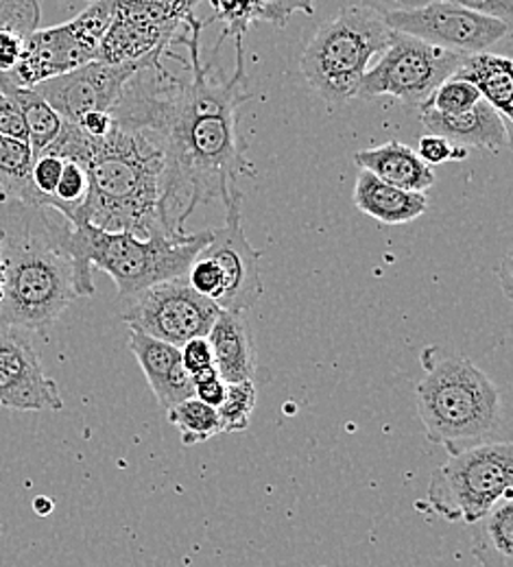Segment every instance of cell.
<instances>
[{
  "instance_id": "cell-40",
  "label": "cell",
  "mask_w": 513,
  "mask_h": 567,
  "mask_svg": "<svg viewBox=\"0 0 513 567\" xmlns=\"http://www.w3.org/2000/svg\"><path fill=\"white\" fill-rule=\"evenodd\" d=\"M225 395H227V384L220 380L219 375L195 384V398L213 409H219Z\"/></svg>"
},
{
  "instance_id": "cell-11",
  "label": "cell",
  "mask_w": 513,
  "mask_h": 567,
  "mask_svg": "<svg viewBox=\"0 0 513 567\" xmlns=\"http://www.w3.org/2000/svg\"><path fill=\"white\" fill-rule=\"evenodd\" d=\"M199 0H116L110 29L99 47V62L130 64L166 53L179 42L182 27L195 20Z\"/></svg>"
},
{
  "instance_id": "cell-6",
  "label": "cell",
  "mask_w": 513,
  "mask_h": 567,
  "mask_svg": "<svg viewBox=\"0 0 513 567\" xmlns=\"http://www.w3.org/2000/svg\"><path fill=\"white\" fill-rule=\"evenodd\" d=\"M393 31L384 18L363 4L341 9L324 22L301 53V72L310 87L328 103H346L369 71V64L389 47Z\"/></svg>"
},
{
  "instance_id": "cell-9",
  "label": "cell",
  "mask_w": 513,
  "mask_h": 567,
  "mask_svg": "<svg viewBox=\"0 0 513 567\" xmlns=\"http://www.w3.org/2000/svg\"><path fill=\"white\" fill-rule=\"evenodd\" d=\"M463 58L393 31L389 47L366 72L355 99L373 101L378 96H391L420 110L441 83L456 72Z\"/></svg>"
},
{
  "instance_id": "cell-24",
  "label": "cell",
  "mask_w": 513,
  "mask_h": 567,
  "mask_svg": "<svg viewBox=\"0 0 513 567\" xmlns=\"http://www.w3.org/2000/svg\"><path fill=\"white\" fill-rule=\"evenodd\" d=\"M33 151L29 142L0 136V188L18 204L35 208V193L31 186Z\"/></svg>"
},
{
  "instance_id": "cell-32",
  "label": "cell",
  "mask_w": 513,
  "mask_h": 567,
  "mask_svg": "<svg viewBox=\"0 0 513 567\" xmlns=\"http://www.w3.org/2000/svg\"><path fill=\"white\" fill-rule=\"evenodd\" d=\"M415 153L431 168L440 166L443 162H459V159L468 157V148L465 146H456V144H452V142H448L445 138H441V136H435V134L422 136L420 142H418V151Z\"/></svg>"
},
{
  "instance_id": "cell-28",
  "label": "cell",
  "mask_w": 513,
  "mask_h": 567,
  "mask_svg": "<svg viewBox=\"0 0 513 567\" xmlns=\"http://www.w3.org/2000/svg\"><path fill=\"white\" fill-rule=\"evenodd\" d=\"M254 409H256V386H254V382L227 384V395L217 409L220 432H245L252 424Z\"/></svg>"
},
{
  "instance_id": "cell-20",
  "label": "cell",
  "mask_w": 513,
  "mask_h": 567,
  "mask_svg": "<svg viewBox=\"0 0 513 567\" xmlns=\"http://www.w3.org/2000/svg\"><path fill=\"white\" fill-rule=\"evenodd\" d=\"M355 206L384 225H404L429 210V199L422 193H409L376 179L361 171L355 186Z\"/></svg>"
},
{
  "instance_id": "cell-37",
  "label": "cell",
  "mask_w": 513,
  "mask_h": 567,
  "mask_svg": "<svg viewBox=\"0 0 513 567\" xmlns=\"http://www.w3.org/2000/svg\"><path fill=\"white\" fill-rule=\"evenodd\" d=\"M435 0H361V4L376 11L378 16H391V13H404V11H415Z\"/></svg>"
},
{
  "instance_id": "cell-25",
  "label": "cell",
  "mask_w": 513,
  "mask_h": 567,
  "mask_svg": "<svg viewBox=\"0 0 513 567\" xmlns=\"http://www.w3.org/2000/svg\"><path fill=\"white\" fill-rule=\"evenodd\" d=\"M166 417H168V424L177 427V432L182 436V443L186 447L206 443V441H211V439L220 434L217 409L199 402L197 398L184 400L177 406L168 409Z\"/></svg>"
},
{
  "instance_id": "cell-2",
  "label": "cell",
  "mask_w": 513,
  "mask_h": 567,
  "mask_svg": "<svg viewBox=\"0 0 513 567\" xmlns=\"http://www.w3.org/2000/svg\"><path fill=\"white\" fill-rule=\"evenodd\" d=\"M44 153L74 159L88 173V199L71 225L88 223L141 238L184 234L173 225L166 151L148 130L114 121L107 136L90 138L76 125L64 123Z\"/></svg>"
},
{
  "instance_id": "cell-8",
  "label": "cell",
  "mask_w": 513,
  "mask_h": 567,
  "mask_svg": "<svg viewBox=\"0 0 513 567\" xmlns=\"http://www.w3.org/2000/svg\"><path fill=\"white\" fill-rule=\"evenodd\" d=\"M114 11L116 0H92L73 20L51 29H38L24 40L18 66L0 76L18 87H35L47 79L94 62Z\"/></svg>"
},
{
  "instance_id": "cell-5",
  "label": "cell",
  "mask_w": 513,
  "mask_h": 567,
  "mask_svg": "<svg viewBox=\"0 0 513 567\" xmlns=\"http://www.w3.org/2000/svg\"><path fill=\"white\" fill-rule=\"evenodd\" d=\"M215 229L199 234H153L141 238L132 231H105L88 223L73 225L71 254L85 297L94 295L92 269L105 271L119 288V301L153 284L186 276L191 262L213 240Z\"/></svg>"
},
{
  "instance_id": "cell-14",
  "label": "cell",
  "mask_w": 513,
  "mask_h": 567,
  "mask_svg": "<svg viewBox=\"0 0 513 567\" xmlns=\"http://www.w3.org/2000/svg\"><path fill=\"white\" fill-rule=\"evenodd\" d=\"M240 202L236 199L225 208V225L215 229L213 240L202 254L215 260L220 271L219 310L247 312L263 297L260 280V251L252 247L240 225Z\"/></svg>"
},
{
  "instance_id": "cell-36",
  "label": "cell",
  "mask_w": 513,
  "mask_h": 567,
  "mask_svg": "<svg viewBox=\"0 0 513 567\" xmlns=\"http://www.w3.org/2000/svg\"><path fill=\"white\" fill-rule=\"evenodd\" d=\"M24 51V40L0 31V74L13 71L22 58Z\"/></svg>"
},
{
  "instance_id": "cell-19",
  "label": "cell",
  "mask_w": 513,
  "mask_h": 567,
  "mask_svg": "<svg viewBox=\"0 0 513 567\" xmlns=\"http://www.w3.org/2000/svg\"><path fill=\"white\" fill-rule=\"evenodd\" d=\"M206 339L213 348L217 373L225 384L254 382L256 346L245 321V312L220 310Z\"/></svg>"
},
{
  "instance_id": "cell-38",
  "label": "cell",
  "mask_w": 513,
  "mask_h": 567,
  "mask_svg": "<svg viewBox=\"0 0 513 567\" xmlns=\"http://www.w3.org/2000/svg\"><path fill=\"white\" fill-rule=\"evenodd\" d=\"M74 125L90 138H103L112 132L114 121L110 112H90V114H83Z\"/></svg>"
},
{
  "instance_id": "cell-13",
  "label": "cell",
  "mask_w": 513,
  "mask_h": 567,
  "mask_svg": "<svg viewBox=\"0 0 513 567\" xmlns=\"http://www.w3.org/2000/svg\"><path fill=\"white\" fill-rule=\"evenodd\" d=\"M164 58H175V53H153L141 62L130 64H107L94 60L76 71L47 79L33 90L60 114L64 123L74 125L83 114L110 112L127 81L136 72L162 62Z\"/></svg>"
},
{
  "instance_id": "cell-34",
  "label": "cell",
  "mask_w": 513,
  "mask_h": 567,
  "mask_svg": "<svg viewBox=\"0 0 513 567\" xmlns=\"http://www.w3.org/2000/svg\"><path fill=\"white\" fill-rule=\"evenodd\" d=\"M179 354H182V364L184 369L188 371V375L206 369V367H215V355H213V348L208 343L206 337H199V339H193V341H186L182 348H179Z\"/></svg>"
},
{
  "instance_id": "cell-21",
  "label": "cell",
  "mask_w": 513,
  "mask_h": 567,
  "mask_svg": "<svg viewBox=\"0 0 513 567\" xmlns=\"http://www.w3.org/2000/svg\"><path fill=\"white\" fill-rule=\"evenodd\" d=\"M474 85L485 103H490L501 118L512 127L513 121V62L494 53L465 55L461 66L452 74Z\"/></svg>"
},
{
  "instance_id": "cell-42",
  "label": "cell",
  "mask_w": 513,
  "mask_h": 567,
  "mask_svg": "<svg viewBox=\"0 0 513 567\" xmlns=\"http://www.w3.org/2000/svg\"><path fill=\"white\" fill-rule=\"evenodd\" d=\"M2 297H4V267L0 262V303H2Z\"/></svg>"
},
{
  "instance_id": "cell-26",
  "label": "cell",
  "mask_w": 513,
  "mask_h": 567,
  "mask_svg": "<svg viewBox=\"0 0 513 567\" xmlns=\"http://www.w3.org/2000/svg\"><path fill=\"white\" fill-rule=\"evenodd\" d=\"M215 7V16L208 22H220L223 24V35L243 40L252 22H271L278 27L276 13L269 7L267 0H211Z\"/></svg>"
},
{
  "instance_id": "cell-10",
  "label": "cell",
  "mask_w": 513,
  "mask_h": 567,
  "mask_svg": "<svg viewBox=\"0 0 513 567\" xmlns=\"http://www.w3.org/2000/svg\"><path fill=\"white\" fill-rule=\"evenodd\" d=\"M121 319L130 330L182 348L186 341L208 337L219 317V306L195 292L186 276L153 284L116 301Z\"/></svg>"
},
{
  "instance_id": "cell-3",
  "label": "cell",
  "mask_w": 513,
  "mask_h": 567,
  "mask_svg": "<svg viewBox=\"0 0 513 567\" xmlns=\"http://www.w3.org/2000/svg\"><path fill=\"white\" fill-rule=\"evenodd\" d=\"M73 225L51 208H31L16 202L2 234L4 297L0 326L24 332H44L73 303L85 297L71 254Z\"/></svg>"
},
{
  "instance_id": "cell-7",
  "label": "cell",
  "mask_w": 513,
  "mask_h": 567,
  "mask_svg": "<svg viewBox=\"0 0 513 567\" xmlns=\"http://www.w3.org/2000/svg\"><path fill=\"white\" fill-rule=\"evenodd\" d=\"M510 441L488 443L450 454L431 476L427 504L448 522H479L503 497H513Z\"/></svg>"
},
{
  "instance_id": "cell-17",
  "label": "cell",
  "mask_w": 513,
  "mask_h": 567,
  "mask_svg": "<svg viewBox=\"0 0 513 567\" xmlns=\"http://www.w3.org/2000/svg\"><path fill=\"white\" fill-rule=\"evenodd\" d=\"M420 121L429 134L459 146H483L496 153L510 144V125L485 101H479L472 110L452 116L420 110Z\"/></svg>"
},
{
  "instance_id": "cell-30",
  "label": "cell",
  "mask_w": 513,
  "mask_h": 567,
  "mask_svg": "<svg viewBox=\"0 0 513 567\" xmlns=\"http://www.w3.org/2000/svg\"><path fill=\"white\" fill-rule=\"evenodd\" d=\"M42 9L38 0H0V31L22 40L40 29Z\"/></svg>"
},
{
  "instance_id": "cell-29",
  "label": "cell",
  "mask_w": 513,
  "mask_h": 567,
  "mask_svg": "<svg viewBox=\"0 0 513 567\" xmlns=\"http://www.w3.org/2000/svg\"><path fill=\"white\" fill-rule=\"evenodd\" d=\"M479 101H483V99L474 85H470L468 81H461L456 76H450L441 83L420 110H433V112H440L445 116H452V114L472 110Z\"/></svg>"
},
{
  "instance_id": "cell-1",
  "label": "cell",
  "mask_w": 513,
  "mask_h": 567,
  "mask_svg": "<svg viewBox=\"0 0 513 567\" xmlns=\"http://www.w3.org/2000/svg\"><path fill=\"white\" fill-rule=\"evenodd\" d=\"M202 29L204 22L195 18L179 40L188 47V76L157 62L136 72L110 110L116 123L148 130L162 142L177 231L202 204L220 202L227 208L243 199L238 179L254 175L238 134V107L252 99L243 40H236V72L225 79L215 62L202 64Z\"/></svg>"
},
{
  "instance_id": "cell-18",
  "label": "cell",
  "mask_w": 513,
  "mask_h": 567,
  "mask_svg": "<svg viewBox=\"0 0 513 567\" xmlns=\"http://www.w3.org/2000/svg\"><path fill=\"white\" fill-rule=\"evenodd\" d=\"M355 162L376 179L409 193L427 195V190H431L435 184L433 168L420 159L415 148L402 142L389 141L357 151Z\"/></svg>"
},
{
  "instance_id": "cell-33",
  "label": "cell",
  "mask_w": 513,
  "mask_h": 567,
  "mask_svg": "<svg viewBox=\"0 0 513 567\" xmlns=\"http://www.w3.org/2000/svg\"><path fill=\"white\" fill-rule=\"evenodd\" d=\"M0 136L29 142L20 107L2 85H0Z\"/></svg>"
},
{
  "instance_id": "cell-31",
  "label": "cell",
  "mask_w": 513,
  "mask_h": 567,
  "mask_svg": "<svg viewBox=\"0 0 513 567\" xmlns=\"http://www.w3.org/2000/svg\"><path fill=\"white\" fill-rule=\"evenodd\" d=\"M64 168V157L53 153H42L31 166V186L35 193V208H51L55 188L60 184Z\"/></svg>"
},
{
  "instance_id": "cell-4",
  "label": "cell",
  "mask_w": 513,
  "mask_h": 567,
  "mask_svg": "<svg viewBox=\"0 0 513 567\" xmlns=\"http://www.w3.org/2000/svg\"><path fill=\"white\" fill-rule=\"evenodd\" d=\"M424 378L415 389L427 439L459 454L470 447L510 441L499 384L465 355H422Z\"/></svg>"
},
{
  "instance_id": "cell-44",
  "label": "cell",
  "mask_w": 513,
  "mask_h": 567,
  "mask_svg": "<svg viewBox=\"0 0 513 567\" xmlns=\"http://www.w3.org/2000/svg\"><path fill=\"white\" fill-rule=\"evenodd\" d=\"M88 2H92V0H88Z\"/></svg>"
},
{
  "instance_id": "cell-12",
  "label": "cell",
  "mask_w": 513,
  "mask_h": 567,
  "mask_svg": "<svg viewBox=\"0 0 513 567\" xmlns=\"http://www.w3.org/2000/svg\"><path fill=\"white\" fill-rule=\"evenodd\" d=\"M384 22L391 31L418 38L459 55L488 53L512 31V27L503 24L501 20L454 7L443 0H435L415 11L384 16Z\"/></svg>"
},
{
  "instance_id": "cell-15",
  "label": "cell",
  "mask_w": 513,
  "mask_h": 567,
  "mask_svg": "<svg viewBox=\"0 0 513 567\" xmlns=\"http://www.w3.org/2000/svg\"><path fill=\"white\" fill-rule=\"evenodd\" d=\"M0 406L40 413L62 411L64 400L24 330L0 326Z\"/></svg>"
},
{
  "instance_id": "cell-41",
  "label": "cell",
  "mask_w": 513,
  "mask_h": 567,
  "mask_svg": "<svg viewBox=\"0 0 513 567\" xmlns=\"http://www.w3.org/2000/svg\"><path fill=\"white\" fill-rule=\"evenodd\" d=\"M33 508H35L40 515H49V513L53 511V502L47 499V497H38V499L33 502Z\"/></svg>"
},
{
  "instance_id": "cell-27",
  "label": "cell",
  "mask_w": 513,
  "mask_h": 567,
  "mask_svg": "<svg viewBox=\"0 0 513 567\" xmlns=\"http://www.w3.org/2000/svg\"><path fill=\"white\" fill-rule=\"evenodd\" d=\"M88 190H90V179L85 168L74 159H64L62 177L55 188L51 210L62 214L69 223H73L74 216L88 199Z\"/></svg>"
},
{
  "instance_id": "cell-16",
  "label": "cell",
  "mask_w": 513,
  "mask_h": 567,
  "mask_svg": "<svg viewBox=\"0 0 513 567\" xmlns=\"http://www.w3.org/2000/svg\"><path fill=\"white\" fill-rule=\"evenodd\" d=\"M130 350L136 355L162 411L195 398V386L182 364L179 348L130 330Z\"/></svg>"
},
{
  "instance_id": "cell-39",
  "label": "cell",
  "mask_w": 513,
  "mask_h": 567,
  "mask_svg": "<svg viewBox=\"0 0 513 567\" xmlns=\"http://www.w3.org/2000/svg\"><path fill=\"white\" fill-rule=\"evenodd\" d=\"M267 2L276 13L278 27H285L295 11H301L306 16L315 13V0H267Z\"/></svg>"
},
{
  "instance_id": "cell-43",
  "label": "cell",
  "mask_w": 513,
  "mask_h": 567,
  "mask_svg": "<svg viewBox=\"0 0 513 567\" xmlns=\"http://www.w3.org/2000/svg\"><path fill=\"white\" fill-rule=\"evenodd\" d=\"M0 256H2V234H0Z\"/></svg>"
},
{
  "instance_id": "cell-23",
  "label": "cell",
  "mask_w": 513,
  "mask_h": 567,
  "mask_svg": "<svg viewBox=\"0 0 513 567\" xmlns=\"http://www.w3.org/2000/svg\"><path fill=\"white\" fill-rule=\"evenodd\" d=\"M0 85L11 94V99L20 107V114H22V121L27 127V136H29V146H31L33 159H35L60 136L64 121L33 87H18V85L9 83L4 76H0Z\"/></svg>"
},
{
  "instance_id": "cell-35",
  "label": "cell",
  "mask_w": 513,
  "mask_h": 567,
  "mask_svg": "<svg viewBox=\"0 0 513 567\" xmlns=\"http://www.w3.org/2000/svg\"><path fill=\"white\" fill-rule=\"evenodd\" d=\"M443 2H450L454 7L468 9V11L494 18V20H501L503 24L512 27L513 0H443Z\"/></svg>"
},
{
  "instance_id": "cell-22",
  "label": "cell",
  "mask_w": 513,
  "mask_h": 567,
  "mask_svg": "<svg viewBox=\"0 0 513 567\" xmlns=\"http://www.w3.org/2000/svg\"><path fill=\"white\" fill-rule=\"evenodd\" d=\"M472 555L479 567H513V497L472 524Z\"/></svg>"
}]
</instances>
